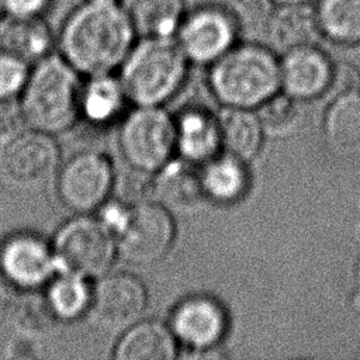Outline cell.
I'll return each mask as SVG.
<instances>
[{"mask_svg":"<svg viewBox=\"0 0 360 360\" xmlns=\"http://www.w3.org/2000/svg\"><path fill=\"white\" fill-rule=\"evenodd\" d=\"M136 41L120 1L83 0L65 18L56 42L59 53L87 77L112 73Z\"/></svg>","mask_w":360,"mask_h":360,"instance_id":"1","label":"cell"},{"mask_svg":"<svg viewBox=\"0 0 360 360\" xmlns=\"http://www.w3.org/2000/svg\"><path fill=\"white\" fill-rule=\"evenodd\" d=\"M79 76L60 53L34 63L18 101L27 128L49 135L69 131L82 115Z\"/></svg>","mask_w":360,"mask_h":360,"instance_id":"2","label":"cell"},{"mask_svg":"<svg viewBox=\"0 0 360 360\" xmlns=\"http://www.w3.org/2000/svg\"><path fill=\"white\" fill-rule=\"evenodd\" d=\"M208 86L224 107L257 108L280 89V60L267 45L238 42L210 65Z\"/></svg>","mask_w":360,"mask_h":360,"instance_id":"3","label":"cell"},{"mask_svg":"<svg viewBox=\"0 0 360 360\" xmlns=\"http://www.w3.org/2000/svg\"><path fill=\"white\" fill-rule=\"evenodd\" d=\"M188 63L176 38L146 37L135 41L120 66L127 100L136 105H162L183 86Z\"/></svg>","mask_w":360,"mask_h":360,"instance_id":"4","label":"cell"},{"mask_svg":"<svg viewBox=\"0 0 360 360\" xmlns=\"http://www.w3.org/2000/svg\"><path fill=\"white\" fill-rule=\"evenodd\" d=\"M111 232L115 238L117 253L124 262L148 267L169 253L176 228L172 212L150 200L125 205Z\"/></svg>","mask_w":360,"mask_h":360,"instance_id":"5","label":"cell"},{"mask_svg":"<svg viewBox=\"0 0 360 360\" xmlns=\"http://www.w3.org/2000/svg\"><path fill=\"white\" fill-rule=\"evenodd\" d=\"M52 248L60 271L98 278L112 267L117 253L111 229L100 219L79 214L56 232Z\"/></svg>","mask_w":360,"mask_h":360,"instance_id":"6","label":"cell"},{"mask_svg":"<svg viewBox=\"0 0 360 360\" xmlns=\"http://www.w3.org/2000/svg\"><path fill=\"white\" fill-rule=\"evenodd\" d=\"M118 145L127 165L155 173L176 150L174 120L160 105H138L121 124Z\"/></svg>","mask_w":360,"mask_h":360,"instance_id":"7","label":"cell"},{"mask_svg":"<svg viewBox=\"0 0 360 360\" xmlns=\"http://www.w3.org/2000/svg\"><path fill=\"white\" fill-rule=\"evenodd\" d=\"M239 35L228 6L205 3L186 11L174 38L190 63L210 66L238 44Z\"/></svg>","mask_w":360,"mask_h":360,"instance_id":"8","label":"cell"},{"mask_svg":"<svg viewBox=\"0 0 360 360\" xmlns=\"http://www.w3.org/2000/svg\"><path fill=\"white\" fill-rule=\"evenodd\" d=\"M112 165L97 150L75 153L56 173L58 195L62 204L76 214L98 210L112 191Z\"/></svg>","mask_w":360,"mask_h":360,"instance_id":"9","label":"cell"},{"mask_svg":"<svg viewBox=\"0 0 360 360\" xmlns=\"http://www.w3.org/2000/svg\"><path fill=\"white\" fill-rule=\"evenodd\" d=\"M60 150L46 132L27 128L3 145L0 172L7 183L20 188H37L59 170Z\"/></svg>","mask_w":360,"mask_h":360,"instance_id":"10","label":"cell"},{"mask_svg":"<svg viewBox=\"0 0 360 360\" xmlns=\"http://www.w3.org/2000/svg\"><path fill=\"white\" fill-rule=\"evenodd\" d=\"M169 328L179 345L186 346L191 359L221 357L215 347L228 329L224 307L210 295H191L181 300L172 311Z\"/></svg>","mask_w":360,"mask_h":360,"instance_id":"11","label":"cell"},{"mask_svg":"<svg viewBox=\"0 0 360 360\" xmlns=\"http://www.w3.org/2000/svg\"><path fill=\"white\" fill-rule=\"evenodd\" d=\"M148 305V291L131 273H105L93 285L87 315L100 329L124 332L141 321Z\"/></svg>","mask_w":360,"mask_h":360,"instance_id":"12","label":"cell"},{"mask_svg":"<svg viewBox=\"0 0 360 360\" xmlns=\"http://www.w3.org/2000/svg\"><path fill=\"white\" fill-rule=\"evenodd\" d=\"M58 271L52 243L35 233H14L0 245V273L18 290L45 287Z\"/></svg>","mask_w":360,"mask_h":360,"instance_id":"13","label":"cell"},{"mask_svg":"<svg viewBox=\"0 0 360 360\" xmlns=\"http://www.w3.org/2000/svg\"><path fill=\"white\" fill-rule=\"evenodd\" d=\"M333 62L318 45L287 52L280 60V87L298 101L328 94Z\"/></svg>","mask_w":360,"mask_h":360,"instance_id":"14","label":"cell"},{"mask_svg":"<svg viewBox=\"0 0 360 360\" xmlns=\"http://www.w3.org/2000/svg\"><path fill=\"white\" fill-rule=\"evenodd\" d=\"M152 200L172 214H191L205 201L201 167L186 159H170L153 173Z\"/></svg>","mask_w":360,"mask_h":360,"instance_id":"15","label":"cell"},{"mask_svg":"<svg viewBox=\"0 0 360 360\" xmlns=\"http://www.w3.org/2000/svg\"><path fill=\"white\" fill-rule=\"evenodd\" d=\"M263 34L267 46L280 55L318 45L322 38L314 4H276Z\"/></svg>","mask_w":360,"mask_h":360,"instance_id":"16","label":"cell"},{"mask_svg":"<svg viewBox=\"0 0 360 360\" xmlns=\"http://www.w3.org/2000/svg\"><path fill=\"white\" fill-rule=\"evenodd\" d=\"M322 135L333 156L345 160L360 158V90L332 98L323 115Z\"/></svg>","mask_w":360,"mask_h":360,"instance_id":"17","label":"cell"},{"mask_svg":"<svg viewBox=\"0 0 360 360\" xmlns=\"http://www.w3.org/2000/svg\"><path fill=\"white\" fill-rule=\"evenodd\" d=\"M56 37L45 17H8L0 21V49L28 65L52 53Z\"/></svg>","mask_w":360,"mask_h":360,"instance_id":"18","label":"cell"},{"mask_svg":"<svg viewBox=\"0 0 360 360\" xmlns=\"http://www.w3.org/2000/svg\"><path fill=\"white\" fill-rule=\"evenodd\" d=\"M179 343L169 325L159 321H138L125 329L114 347L117 360H173Z\"/></svg>","mask_w":360,"mask_h":360,"instance_id":"19","label":"cell"},{"mask_svg":"<svg viewBox=\"0 0 360 360\" xmlns=\"http://www.w3.org/2000/svg\"><path fill=\"white\" fill-rule=\"evenodd\" d=\"M176 150L195 165H204L221 150L217 115L200 108L183 111L174 120Z\"/></svg>","mask_w":360,"mask_h":360,"instance_id":"20","label":"cell"},{"mask_svg":"<svg viewBox=\"0 0 360 360\" xmlns=\"http://www.w3.org/2000/svg\"><path fill=\"white\" fill-rule=\"evenodd\" d=\"M217 124L224 153L243 162L253 160L257 156L264 134L256 112L248 108L224 107L217 115Z\"/></svg>","mask_w":360,"mask_h":360,"instance_id":"21","label":"cell"},{"mask_svg":"<svg viewBox=\"0 0 360 360\" xmlns=\"http://www.w3.org/2000/svg\"><path fill=\"white\" fill-rule=\"evenodd\" d=\"M136 37L174 38L187 11L184 0H121Z\"/></svg>","mask_w":360,"mask_h":360,"instance_id":"22","label":"cell"},{"mask_svg":"<svg viewBox=\"0 0 360 360\" xmlns=\"http://www.w3.org/2000/svg\"><path fill=\"white\" fill-rule=\"evenodd\" d=\"M201 180L207 200L218 204L236 202L249 187L246 162L228 153L217 155L202 165Z\"/></svg>","mask_w":360,"mask_h":360,"instance_id":"23","label":"cell"},{"mask_svg":"<svg viewBox=\"0 0 360 360\" xmlns=\"http://www.w3.org/2000/svg\"><path fill=\"white\" fill-rule=\"evenodd\" d=\"M93 287L89 278L72 273L58 271L45 285V300L60 322H72L87 315L91 304Z\"/></svg>","mask_w":360,"mask_h":360,"instance_id":"24","label":"cell"},{"mask_svg":"<svg viewBox=\"0 0 360 360\" xmlns=\"http://www.w3.org/2000/svg\"><path fill=\"white\" fill-rule=\"evenodd\" d=\"M322 38L342 46L360 44V0H316Z\"/></svg>","mask_w":360,"mask_h":360,"instance_id":"25","label":"cell"},{"mask_svg":"<svg viewBox=\"0 0 360 360\" xmlns=\"http://www.w3.org/2000/svg\"><path fill=\"white\" fill-rule=\"evenodd\" d=\"M125 100L120 79L111 73L90 76L82 87L80 114L91 124H107L122 111Z\"/></svg>","mask_w":360,"mask_h":360,"instance_id":"26","label":"cell"},{"mask_svg":"<svg viewBox=\"0 0 360 360\" xmlns=\"http://www.w3.org/2000/svg\"><path fill=\"white\" fill-rule=\"evenodd\" d=\"M11 323L17 333L38 339L52 333L62 322L52 312L45 295L31 290L20 297Z\"/></svg>","mask_w":360,"mask_h":360,"instance_id":"27","label":"cell"},{"mask_svg":"<svg viewBox=\"0 0 360 360\" xmlns=\"http://www.w3.org/2000/svg\"><path fill=\"white\" fill-rule=\"evenodd\" d=\"M257 118L263 134L270 138L291 136L302 122L298 100L284 94H274L257 107Z\"/></svg>","mask_w":360,"mask_h":360,"instance_id":"28","label":"cell"},{"mask_svg":"<svg viewBox=\"0 0 360 360\" xmlns=\"http://www.w3.org/2000/svg\"><path fill=\"white\" fill-rule=\"evenodd\" d=\"M152 183L153 173H148L127 165V167L118 174L114 172L111 193H114L117 201L127 205H134L152 200Z\"/></svg>","mask_w":360,"mask_h":360,"instance_id":"29","label":"cell"},{"mask_svg":"<svg viewBox=\"0 0 360 360\" xmlns=\"http://www.w3.org/2000/svg\"><path fill=\"white\" fill-rule=\"evenodd\" d=\"M226 6L243 32L246 30L264 31L276 3L273 0H228Z\"/></svg>","mask_w":360,"mask_h":360,"instance_id":"30","label":"cell"},{"mask_svg":"<svg viewBox=\"0 0 360 360\" xmlns=\"http://www.w3.org/2000/svg\"><path fill=\"white\" fill-rule=\"evenodd\" d=\"M30 69L27 62L0 49V100H11L21 94Z\"/></svg>","mask_w":360,"mask_h":360,"instance_id":"31","label":"cell"},{"mask_svg":"<svg viewBox=\"0 0 360 360\" xmlns=\"http://www.w3.org/2000/svg\"><path fill=\"white\" fill-rule=\"evenodd\" d=\"M25 128L20 103L15 98L0 100V145L7 143Z\"/></svg>","mask_w":360,"mask_h":360,"instance_id":"32","label":"cell"},{"mask_svg":"<svg viewBox=\"0 0 360 360\" xmlns=\"http://www.w3.org/2000/svg\"><path fill=\"white\" fill-rule=\"evenodd\" d=\"M360 90V72L350 62H338L333 65L332 79L328 94L332 97Z\"/></svg>","mask_w":360,"mask_h":360,"instance_id":"33","label":"cell"},{"mask_svg":"<svg viewBox=\"0 0 360 360\" xmlns=\"http://www.w3.org/2000/svg\"><path fill=\"white\" fill-rule=\"evenodd\" d=\"M4 15L8 17H45L53 7L55 0H1Z\"/></svg>","mask_w":360,"mask_h":360,"instance_id":"34","label":"cell"},{"mask_svg":"<svg viewBox=\"0 0 360 360\" xmlns=\"http://www.w3.org/2000/svg\"><path fill=\"white\" fill-rule=\"evenodd\" d=\"M20 297L18 288L0 273V326L11 322Z\"/></svg>","mask_w":360,"mask_h":360,"instance_id":"35","label":"cell"},{"mask_svg":"<svg viewBox=\"0 0 360 360\" xmlns=\"http://www.w3.org/2000/svg\"><path fill=\"white\" fill-rule=\"evenodd\" d=\"M37 339L25 336L18 333L17 338H14L8 346H7V353L6 357L8 359H34L37 357Z\"/></svg>","mask_w":360,"mask_h":360,"instance_id":"36","label":"cell"},{"mask_svg":"<svg viewBox=\"0 0 360 360\" xmlns=\"http://www.w3.org/2000/svg\"><path fill=\"white\" fill-rule=\"evenodd\" d=\"M353 278H354V291H356V298L357 302L360 304V255L356 260L354 264V271H353Z\"/></svg>","mask_w":360,"mask_h":360,"instance_id":"37","label":"cell"},{"mask_svg":"<svg viewBox=\"0 0 360 360\" xmlns=\"http://www.w3.org/2000/svg\"><path fill=\"white\" fill-rule=\"evenodd\" d=\"M276 4H312L316 0H273Z\"/></svg>","mask_w":360,"mask_h":360,"instance_id":"38","label":"cell"},{"mask_svg":"<svg viewBox=\"0 0 360 360\" xmlns=\"http://www.w3.org/2000/svg\"><path fill=\"white\" fill-rule=\"evenodd\" d=\"M3 17H4V10H3V3L0 0V21L3 20Z\"/></svg>","mask_w":360,"mask_h":360,"instance_id":"39","label":"cell"},{"mask_svg":"<svg viewBox=\"0 0 360 360\" xmlns=\"http://www.w3.org/2000/svg\"><path fill=\"white\" fill-rule=\"evenodd\" d=\"M103 1H121V0H103Z\"/></svg>","mask_w":360,"mask_h":360,"instance_id":"40","label":"cell"}]
</instances>
